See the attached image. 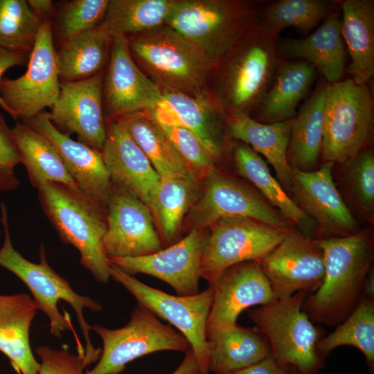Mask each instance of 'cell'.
I'll return each mask as SVG.
<instances>
[{
	"label": "cell",
	"instance_id": "12",
	"mask_svg": "<svg viewBox=\"0 0 374 374\" xmlns=\"http://www.w3.org/2000/svg\"><path fill=\"white\" fill-rule=\"evenodd\" d=\"M208 229L201 276L209 284L214 283L231 266L247 261L259 262L291 230L247 217L223 218Z\"/></svg>",
	"mask_w": 374,
	"mask_h": 374
},
{
	"label": "cell",
	"instance_id": "27",
	"mask_svg": "<svg viewBox=\"0 0 374 374\" xmlns=\"http://www.w3.org/2000/svg\"><path fill=\"white\" fill-rule=\"evenodd\" d=\"M342 11L341 36L351 58L348 71L358 84L374 75V1H338Z\"/></svg>",
	"mask_w": 374,
	"mask_h": 374
},
{
	"label": "cell",
	"instance_id": "16",
	"mask_svg": "<svg viewBox=\"0 0 374 374\" xmlns=\"http://www.w3.org/2000/svg\"><path fill=\"white\" fill-rule=\"evenodd\" d=\"M206 229H193L183 238L143 256L108 258L126 273L145 274L166 282L180 296L199 292L202 260L208 239Z\"/></svg>",
	"mask_w": 374,
	"mask_h": 374
},
{
	"label": "cell",
	"instance_id": "51",
	"mask_svg": "<svg viewBox=\"0 0 374 374\" xmlns=\"http://www.w3.org/2000/svg\"><path fill=\"white\" fill-rule=\"evenodd\" d=\"M0 235H1V231H0Z\"/></svg>",
	"mask_w": 374,
	"mask_h": 374
},
{
	"label": "cell",
	"instance_id": "24",
	"mask_svg": "<svg viewBox=\"0 0 374 374\" xmlns=\"http://www.w3.org/2000/svg\"><path fill=\"white\" fill-rule=\"evenodd\" d=\"M292 122L293 119L263 123L244 113L231 116L228 122L231 136L265 157L273 166L279 183L289 192L293 181L287 160Z\"/></svg>",
	"mask_w": 374,
	"mask_h": 374
},
{
	"label": "cell",
	"instance_id": "22",
	"mask_svg": "<svg viewBox=\"0 0 374 374\" xmlns=\"http://www.w3.org/2000/svg\"><path fill=\"white\" fill-rule=\"evenodd\" d=\"M101 153L112 182L130 191L151 211L161 178L144 152L116 121L106 123Z\"/></svg>",
	"mask_w": 374,
	"mask_h": 374
},
{
	"label": "cell",
	"instance_id": "5",
	"mask_svg": "<svg viewBox=\"0 0 374 374\" xmlns=\"http://www.w3.org/2000/svg\"><path fill=\"white\" fill-rule=\"evenodd\" d=\"M128 41L130 51L166 91L198 94L213 61L202 48L170 27Z\"/></svg>",
	"mask_w": 374,
	"mask_h": 374
},
{
	"label": "cell",
	"instance_id": "8",
	"mask_svg": "<svg viewBox=\"0 0 374 374\" xmlns=\"http://www.w3.org/2000/svg\"><path fill=\"white\" fill-rule=\"evenodd\" d=\"M111 278L121 283L138 304L177 328L188 341L200 374H210L206 324L213 299L212 285L194 295H172L141 282L113 264Z\"/></svg>",
	"mask_w": 374,
	"mask_h": 374
},
{
	"label": "cell",
	"instance_id": "26",
	"mask_svg": "<svg viewBox=\"0 0 374 374\" xmlns=\"http://www.w3.org/2000/svg\"><path fill=\"white\" fill-rule=\"evenodd\" d=\"M233 161L237 172L249 181L286 220L305 235L317 238L314 222L287 194L259 154L244 143H236L233 148Z\"/></svg>",
	"mask_w": 374,
	"mask_h": 374
},
{
	"label": "cell",
	"instance_id": "17",
	"mask_svg": "<svg viewBox=\"0 0 374 374\" xmlns=\"http://www.w3.org/2000/svg\"><path fill=\"white\" fill-rule=\"evenodd\" d=\"M334 164L324 162L312 171L292 170L290 193L316 224L317 239L348 236L360 230L334 182Z\"/></svg>",
	"mask_w": 374,
	"mask_h": 374
},
{
	"label": "cell",
	"instance_id": "3",
	"mask_svg": "<svg viewBox=\"0 0 374 374\" xmlns=\"http://www.w3.org/2000/svg\"><path fill=\"white\" fill-rule=\"evenodd\" d=\"M42 208L61 241L79 252L80 265L103 283L111 278V264L103 239L107 227V210L80 190L55 182L37 189Z\"/></svg>",
	"mask_w": 374,
	"mask_h": 374
},
{
	"label": "cell",
	"instance_id": "10",
	"mask_svg": "<svg viewBox=\"0 0 374 374\" xmlns=\"http://www.w3.org/2000/svg\"><path fill=\"white\" fill-rule=\"evenodd\" d=\"M247 41L242 40L229 62L225 78L226 99L233 112L231 116L247 114V109L258 105L284 62L278 35L260 20L247 28Z\"/></svg>",
	"mask_w": 374,
	"mask_h": 374
},
{
	"label": "cell",
	"instance_id": "20",
	"mask_svg": "<svg viewBox=\"0 0 374 374\" xmlns=\"http://www.w3.org/2000/svg\"><path fill=\"white\" fill-rule=\"evenodd\" d=\"M213 299L206 324V338L237 324L240 314L263 305L276 297L257 261L240 262L226 269L213 284Z\"/></svg>",
	"mask_w": 374,
	"mask_h": 374
},
{
	"label": "cell",
	"instance_id": "33",
	"mask_svg": "<svg viewBox=\"0 0 374 374\" xmlns=\"http://www.w3.org/2000/svg\"><path fill=\"white\" fill-rule=\"evenodd\" d=\"M12 131L33 187L37 189L45 183L55 182L80 190L48 138L22 121H17Z\"/></svg>",
	"mask_w": 374,
	"mask_h": 374
},
{
	"label": "cell",
	"instance_id": "38",
	"mask_svg": "<svg viewBox=\"0 0 374 374\" xmlns=\"http://www.w3.org/2000/svg\"><path fill=\"white\" fill-rule=\"evenodd\" d=\"M330 3L323 0H280L261 10L260 22L274 34L292 27L308 33L328 15Z\"/></svg>",
	"mask_w": 374,
	"mask_h": 374
},
{
	"label": "cell",
	"instance_id": "15",
	"mask_svg": "<svg viewBox=\"0 0 374 374\" xmlns=\"http://www.w3.org/2000/svg\"><path fill=\"white\" fill-rule=\"evenodd\" d=\"M258 262L276 299L317 289L324 277L323 254L318 239L294 227Z\"/></svg>",
	"mask_w": 374,
	"mask_h": 374
},
{
	"label": "cell",
	"instance_id": "39",
	"mask_svg": "<svg viewBox=\"0 0 374 374\" xmlns=\"http://www.w3.org/2000/svg\"><path fill=\"white\" fill-rule=\"evenodd\" d=\"M42 20L25 0H0V46L30 53Z\"/></svg>",
	"mask_w": 374,
	"mask_h": 374
},
{
	"label": "cell",
	"instance_id": "1",
	"mask_svg": "<svg viewBox=\"0 0 374 374\" xmlns=\"http://www.w3.org/2000/svg\"><path fill=\"white\" fill-rule=\"evenodd\" d=\"M318 241L323 254L324 277L317 292L304 301L303 310L311 321L335 326L362 297L364 280L373 267V233L366 229Z\"/></svg>",
	"mask_w": 374,
	"mask_h": 374
},
{
	"label": "cell",
	"instance_id": "23",
	"mask_svg": "<svg viewBox=\"0 0 374 374\" xmlns=\"http://www.w3.org/2000/svg\"><path fill=\"white\" fill-rule=\"evenodd\" d=\"M38 308L28 294H0V351L18 374H38L29 340L32 321Z\"/></svg>",
	"mask_w": 374,
	"mask_h": 374
},
{
	"label": "cell",
	"instance_id": "46",
	"mask_svg": "<svg viewBox=\"0 0 374 374\" xmlns=\"http://www.w3.org/2000/svg\"><path fill=\"white\" fill-rule=\"evenodd\" d=\"M29 55V53L12 51L0 46V83L5 71L13 66L23 65L28 60ZM0 107L8 113V109L1 96Z\"/></svg>",
	"mask_w": 374,
	"mask_h": 374
},
{
	"label": "cell",
	"instance_id": "2",
	"mask_svg": "<svg viewBox=\"0 0 374 374\" xmlns=\"http://www.w3.org/2000/svg\"><path fill=\"white\" fill-rule=\"evenodd\" d=\"M0 208L4 231L3 243L0 249V266L12 272L27 286L38 310L48 318L51 333L57 338L62 337V332L73 331L69 314L67 312L62 314L58 309L60 301L71 305L86 342V362L88 364L96 362L100 357L101 349L92 345L89 335L91 326L84 318L83 310L100 312L103 308L90 297L75 292L69 282L49 265L43 244L40 246L38 263L29 261L18 252L12 243L6 205L1 202Z\"/></svg>",
	"mask_w": 374,
	"mask_h": 374
},
{
	"label": "cell",
	"instance_id": "49",
	"mask_svg": "<svg viewBox=\"0 0 374 374\" xmlns=\"http://www.w3.org/2000/svg\"><path fill=\"white\" fill-rule=\"evenodd\" d=\"M362 297L374 299V270L373 267L367 274L362 289Z\"/></svg>",
	"mask_w": 374,
	"mask_h": 374
},
{
	"label": "cell",
	"instance_id": "19",
	"mask_svg": "<svg viewBox=\"0 0 374 374\" xmlns=\"http://www.w3.org/2000/svg\"><path fill=\"white\" fill-rule=\"evenodd\" d=\"M48 114L61 132L75 133L80 142L101 152L106 139L103 72L82 80L61 82L59 96Z\"/></svg>",
	"mask_w": 374,
	"mask_h": 374
},
{
	"label": "cell",
	"instance_id": "37",
	"mask_svg": "<svg viewBox=\"0 0 374 374\" xmlns=\"http://www.w3.org/2000/svg\"><path fill=\"white\" fill-rule=\"evenodd\" d=\"M352 346L364 355L370 371L374 369V299L362 297L351 313L317 345L318 354L326 356L337 347Z\"/></svg>",
	"mask_w": 374,
	"mask_h": 374
},
{
	"label": "cell",
	"instance_id": "41",
	"mask_svg": "<svg viewBox=\"0 0 374 374\" xmlns=\"http://www.w3.org/2000/svg\"><path fill=\"white\" fill-rule=\"evenodd\" d=\"M109 3V0L64 1L57 10L55 19L56 33L62 44L102 24Z\"/></svg>",
	"mask_w": 374,
	"mask_h": 374
},
{
	"label": "cell",
	"instance_id": "42",
	"mask_svg": "<svg viewBox=\"0 0 374 374\" xmlns=\"http://www.w3.org/2000/svg\"><path fill=\"white\" fill-rule=\"evenodd\" d=\"M158 125L199 179L215 168L217 160L194 134L181 127Z\"/></svg>",
	"mask_w": 374,
	"mask_h": 374
},
{
	"label": "cell",
	"instance_id": "35",
	"mask_svg": "<svg viewBox=\"0 0 374 374\" xmlns=\"http://www.w3.org/2000/svg\"><path fill=\"white\" fill-rule=\"evenodd\" d=\"M112 42L103 23L64 42L57 52L62 82L82 80L102 72Z\"/></svg>",
	"mask_w": 374,
	"mask_h": 374
},
{
	"label": "cell",
	"instance_id": "21",
	"mask_svg": "<svg viewBox=\"0 0 374 374\" xmlns=\"http://www.w3.org/2000/svg\"><path fill=\"white\" fill-rule=\"evenodd\" d=\"M48 138L55 145L79 189L106 208L112 182L101 152L73 140L52 123L48 112L22 121Z\"/></svg>",
	"mask_w": 374,
	"mask_h": 374
},
{
	"label": "cell",
	"instance_id": "48",
	"mask_svg": "<svg viewBox=\"0 0 374 374\" xmlns=\"http://www.w3.org/2000/svg\"><path fill=\"white\" fill-rule=\"evenodd\" d=\"M172 374H200L198 363L191 349L186 353L182 362Z\"/></svg>",
	"mask_w": 374,
	"mask_h": 374
},
{
	"label": "cell",
	"instance_id": "36",
	"mask_svg": "<svg viewBox=\"0 0 374 374\" xmlns=\"http://www.w3.org/2000/svg\"><path fill=\"white\" fill-rule=\"evenodd\" d=\"M175 1L111 0L103 21L112 37L145 33L166 24Z\"/></svg>",
	"mask_w": 374,
	"mask_h": 374
},
{
	"label": "cell",
	"instance_id": "18",
	"mask_svg": "<svg viewBox=\"0 0 374 374\" xmlns=\"http://www.w3.org/2000/svg\"><path fill=\"white\" fill-rule=\"evenodd\" d=\"M103 91L106 123L130 114L149 111L163 94L159 84L136 66L131 55L128 39L124 36L112 37Z\"/></svg>",
	"mask_w": 374,
	"mask_h": 374
},
{
	"label": "cell",
	"instance_id": "6",
	"mask_svg": "<svg viewBox=\"0 0 374 374\" xmlns=\"http://www.w3.org/2000/svg\"><path fill=\"white\" fill-rule=\"evenodd\" d=\"M373 128V101L366 84L351 78L328 84L321 155L324 162L343 164L365 149Z\"/></svg>",
	"mask_w": 374,
	"mask_h": 374
},
{
	"label": "cell",
	"instance_id": "29",
	"mask_svg": "<svg viewBox=\"0 0 374 374\" xmlns=\"http://www.w3.org/2000/svg\"><path fill=\"white\" fill-rule=\"evenodd\" d=\"M315 72L314 66L306 61L284 62L258 105L260 122L272 123L293 119L299 103L314 81Z\"/></svg>",
	"mask_w": 374,
	"mask_h": 374
},
{
	"label": "cell",
	"instance_id": "50",
	"mask_svg": "<svg viewBox=\"0 0 374 374\" xmlns=\"http://www.w3.org/2000/svg\"><path fill=\"white\" fill-rule=\"evenodd\" d=\"M293 374H300L296 369L294 368Z\"/></svg>",
	"mask_w": 374,
	"mask_h": 374
},
{
	"label": "cell",
	"instance_id": "45",
	"mask_svg": "<svg viewBox=\"0 0 374 374\" xmlns=\"http://www.w3.org/2000/svg\"><path fill=\"white\" fill-rule=\"evenodd\" d=\"M294 368L277 362L271 355L261 361L230 374H293Z\"/></svg>",
	"mask_w": 374,
	"mask_h": 374
},
{
	"label": "cell",
	"instance_id": "9",
	"mask_svg": "<svg viewBox=\"0 0 374 374\" xmlns=\"http://www.w3.org/2000/svg\"><path fill=\"white\" fill-rule=\"evenodd\" d=\"M103 341L97 364L84 374H119L126 365L142 356L164 350L186 353L187 339L145 307L138 304L127 324L109 329L98 324L91 326Z\"/></svg>",
	"mask_w": 374,
	"mask_h": 374
},
{
	"label": "cell",
	"instance_id": "44",
	"mask_svg": "<svg viewBox=\"0 0 374 374\" xmlns=\"http://www.w3.org/2000/svg\"><path fill=\"white\" fill-rule=\"evenodd\" d=\"M35 352L41 360L38 374H84L85 358L70 353L66 345L59 350L40 346Z\"/></svg>",
	"mask_w": 374,
	"mask_h": 374
},
{
	"label": "cell",
	"instance_id": "30",
	"mask_svg": "<svg viewBox=\"0 0 374 374\" xmlns=\"http://www.w3.org/2000/svg\"><path fill=\"white\" fill-rule=\"evenodd\" d=\"M116 121L144 152L160 178L199 179L146 111L125 115Z\"/></svg>",
	"mask_w": 374,
	"mask_h": 374
},
{
	"label": "cell",
	"instance_id": "11",
	"mask_svg": "<svg viewBox=\"0 0 374 374\" xmlns=\"http://www.w3.org/2000/svg\"><path fill=\"white\" fill-rule=\"evenodd\" d=\"M197 199L188 212L190 230L208 229L227 217L254 219L290 230L294 225L253 187L215 168L203 179Z\"/></svg>",
	"mask_w": 374,
	"mask_h": 374
},
{
	"label": "cell",
	"instance_id": "34",
	"mask_svg": "<svg viewBox=\"0 0 374 374\" xmlns=\"http://www.w3.org/2000/svg\"><path fill=\"white\" fill-rule=\"evenodd\" d=\"M201 180L188 178H161L151 207L154 223L159 231L162 246L178 240L185 216L196 202Z\"/></svg>",
	"mask_w": 374,
	"mask_h": 374
},
{
	"label": "cell",
	"instance_id": "14",
	"mask_svg": "<svg viewBox=\"0 0 374 374\" xmlns=\"http://www.w3.org/2000/svg\"><path fill=\"white\" fill-rule=\"evenodd\" d=\"M103 245L108 258L138 257L163 249L151 211L125 188L112 183Z\"/></svg>",
	"mask_w": 374,
	"mask_h": 374
},
{
	"label": "cell",
	"instance_id": "31",
	"mask_svg": "<svg viewBox=\"0 0 374 374\" xmlns=\"http://www.w3.org/2000/svg\"><path fill=\"white\" fill-rule=\"evenodd\" d=\"M149 114L159 125L185 128L194 134L217 161L221 155L212 114L206 103L179 91H166Z\"/></svg>",
	"mask_w": 374,
	"mask_h": 374
},
{
	"label": "cell",
	"instance_id": "4",
	"mask_svg": "<svg viewBox=\"0 0 374 374\" xmlns=\"http://www.w3.org/2000/svg\"><path fill=\"white\" fill-rule=\"evenodd\" d=\"M305 296L306 292L299 291L247 312L267 339L271 355L277 362L300 374H316L322 361L317 350L321 337L303 310Z\"/></svg>",
	"mask_w": 374,
	"mask_h": 374
},
{
	"label": "cell",
	"instance_id": "7",
	"mask_svg": "<svg viewBox=\"0 0 374 374\" xmlns=\"http://www.w3.org/2000/svg\"><path fill=\"white\" fill-rule=\"evenodd\" d=\"M260 12L259 8L246 3L175 1L166 24L202 48L214 61L257 19Z\"/></svg>",
	"mask_w": 374,
	"mask_h": 374
},
{
	"label": "cell",
	"instance_id": "13",
	"mask_svg": "<svg viewBox=\"0 0 374 374\" xmlns=\"http://www.w3.org/2000/svg\"><path fill=\"white\" fill-rule=\"evenodd\" d=\"M51 20L42 22L28 61L17 78H2L0 96L16 121H26L51 108L60 91L59 69Z\"/></svg>",
	"mask_w": 374,
	"mask_h": 374
},
{
	"label": "cell",
	"instance_id": "47",
	"mask_svg": "<svg viewBox=\"0 0 374 374\" xmlns=\"http://www.w3.org/2000/svg\"><path fill=\"white\" fill-rule=\"evenodd\" d=\"M30 9L42 20H50L54 13V6L51 0H28Z\"/></svg>",
	"mask_w": 374,
	"mask_h": 374
},
{
	"label": "cell",
	"instance_id": "40",
	"mask_svg": "<svg viewBox=\"0 0 374 374\" xmlns=\"http://www.w3.org/2000/svg\"><path fill=\"white\" fill-rule=\"evenodd\" d=\"M343 181L359 215L370 223L374 220V154L364 149L343 164Z\"/></svg>",
	"mask_w": 374,
	"mask_h": 374
},
{
	"label": "cell",
	"instance_id": "25",
	"mask_svg": "<svg viewBox=\"0 0 374 374\" xmlns=\"http://www.w3.org/2000/svg\"><path fill=\"white\" fill-rule=\"evenodd\" d=\"M341 19L329 15L312 34L302 39H286L278 44L282 55L300 58L312 64L328 84L341 80L346 53Z\"/></svg>",
	"mask_w": 374,
	"mask_h": 374
},
{
	"label": "cell",
	"instance_id": "43",
	"mask_svg": "<svg viewBox=\"0 0 374 374\" xmlns=\"http://www.w3.org/2000/svg\"><path fill=\"white\" fill-rule=\"evenodd\" d=\"M21 163L20 153L10 129L0 111V192L16 190L19 180L15 168Z\"/></svg>",
	"mask_w": 374,
	"mask_h": 374
},
{
	"label": "cell",
	"instance_id": "28",
	"mask_svg": "<svg viewBox=\"0 0 374 374\" xmlns=\"http://www.w3.org/2000/svg\"><path fill=\"white\" fill-rule=\"evenodd\" d=\"M209 371L230 374L271 355L267 339L255 327L238 323L207 337Z\"/></svg>",
	"mask_w": 374,
	"mask_h": 374
},
{
	"label": "cell",
	"instance_id": "32",
	"mask_svg": "<svg viewBox=\"0 0 374 374\" xmlns=\"http://www.w3.org/2000/svg\"><path fill=\"white\" fill-rule=\"evenodd\" d=\"M328 85H319L293 118L287 151L292 170H314L321 155Z\"/></svg>",
	"mask_w": 374,
	"mask_h": 374
}]
</instances>
